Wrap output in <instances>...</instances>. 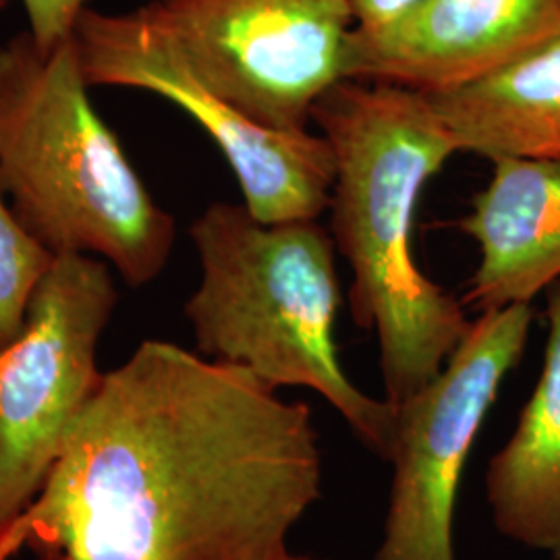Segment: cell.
Returning <instances> with one entry per match:
<instances>
[{
  "mask_svg": "<svg viewBox=\"0 0 560 560\" xmlns=\"http://www.w3.org/2000/svg\"><path fill=\"white\" fill-rule=\"evenodd\" d=\"M9 2H11V0H0V18H2V13H4V11H7V7H9Z\"/></svg>",
  "mask_w": 560,
  "mask_h": 560,
  "instance_id": "cell-17",
  "label": "cell"
},
{
  "mask_svg": "<svg viewBox=\"0 0 560 560\" xmlns=\"http://www.w3.org/2000/svg\"><path fill=\"white\" fill-rule=\"evenodd\" d=\"M133 11L206 88L270 129H310L316 102L347 80L351 0H150Z\"/></svg>",
  "mask_w": 560,
  "mask_h": 560,
  "instance_id": "cell-6",
  "label": "cell"
},
{
  "mask_svg": "<svg viewBox=\"0 0 560 560\" xmlns=\"http://www.w3.org/2000/svg\"><path fill=\"white\" fill-rule=\"evenodd\" d=\"M55 254L15 217L0 179V349L20 335L27 305Z\"/></svg>",
  "mask_w": 560,
  "mask_h": 560,
  "instance_id": "cell-13",
  "label": "cell"
},
{
  "mask_svg": "<svg viewBox=\"0 0 560 560\" xmlns=\"http://www.w3.org/2000/svg\"><path fill=\"white\" fill-rule=\"evenodd\" d=\"M27 15V32L36 44L48 50L75 34L78 21L88 9V0H21Z\"/></svg>",
  "mask_w": 560,
  "mask_h": 560,
  "instance_id": "cell-14",
  "label": "cell"
},
{
  "mask_svg": "<svg viewBox=\"0 0 560 560\" xmlns=\"http://www.w3.org/2000/svg\"><path fill=\"white\" fill-rule=\"evenodd\" d=\"M200 282L185 301L198 353L280 388L318 393L382 460L397 409L363 393L340 363L337 247L318 221L261 222L245 203L214 201L189 226Z\"/></svg>",
  "mask_w": 560,
  "mask_h": 560,
  "instance_id": "cell-3",
  "label": "cell"
},
{
  "mask_svg": "<svg viewBox=\"0 0 560 560\" xmlns=\"http://www.w3.org/2000/svg\"><path fill=\"white\" fill-rule=\"evenodd\" d=\"M421 0H351L355 34L372 36L381 34L393 23L402 20Z\"/></svg>",
  "mask_w": 560,
  "mask_h": 560,
  "instance_id": "cell-15",
  "label": "cell"
},
{
  "mask_svg": "<svg viewBox=\"0 0 560 560\" xmlns=\"http://www.w3.org/2000/svg\"><path fill=\"white\" fill-rule=\"evenodd\" d=\"M532 322V303L483 310L441 372L393 402V486L376 560H457L460 476L502 382L523 358Z\"/></svg>",
  "mask_w": 560,
  "mask_h": 560,
  "instance_id": "cell-7",
  "label": "cell"
},
{
  "mask_svg": "<svg viewBox=\"0 0 560 560\" xmlns=\"http://www.w3.org/2000/svg\"><path fill=\"white\" fill-rule=\"evenodd\" d=\"M560 32V0H421L381 34H353L347 80L451 90Z\"/></svg>",
  "mask_w": 560,
  "mask_h": 560,
  "instance_id": "cell-9",
  "label": "cell"
},
{
  "mask_svg": "<svg viewBox=\"0 0 560 560\" xmlns=\"http://www.w3.org/2000/svg\"><path fill=\"white\" fill-rule=\"evenodd\" d=\"M279 560H318L312 559V557H303V555H295V552H287L284 557H280Z\"/></svg>",
  "mask_w": 560,
  "mask_h": 560,
  "instance_id": "cell-16",
  "label": "cell"
},
{
  "mask_svg": "<svg viewBox=\"0 0 560 560\" xmlns=\"http://www.w3.org/2000/svg\"><path fill=\"white\" fill-rule=\"evenodd\" d=\"M88 90L75 34L44 50L25 30L0 46V179L15 217L52 254L96 256L140 289L171 260L175 219Z\"/></svg>",
  "mask_w": 560,
  "mask_h": 560,
  "instance_id": "cell-4",
  "label": "cell"
},
{
  "mask_svg": "<svg viewBox=\"0 0 560 560\" xmlns=\"http://www.w3.org/2000/svg\"><path fill=\"white\" fill-rule=\"evenodd\" d=\"M425 96L459 152L490 162L560 159V32L478 80Z\"/></svg>",
  "mask_w": 560,
  "mask_h": 560,
  "instance_id": "cell-12",
  "label": "cell"
},
{
  "mask_svg": "<svg viewBox=\"0 0 560 560\" xmlns=\"http://www.w3.org/2000/svg\"><path fill=\"white\" fill-rule=\"evenodd\" d=\"M457 226L480 252L463 303H532L560 280V159L492 162Z\"/></svg>",
  "mask_w": 560,
  "mask_h": 560,
  "instance_id": "cell-10",
  "label": "cell"
},
{
  "mask_svg": "<svg viewBox=\"0 0 560 560\" xmlns=\"http://www.w3.org/2000/svg\"><path fill=\"white\" fill-rule=\"evenodd\" d=\"M322 480L305 402L148 339L102 374L0 560H279Z\"/></svg>",
  "mask_w": 560,
  "mask_h": 560,
  "instance_id": "cell-1",
  "label": "cell"
},
{
  "mask_svg": "<svg viewBox=\"0 0 560 560\" xmlns=\"http://www.w3.org/2000/svg\"><path fill=\"white\" fill-rule=\"evenodd\" d=\"M75 42L90 88H125L173 102L217 143L261 222L318 221L328 212L335 154L322 133L279 131L206 88L136 11L85 9Z\"/></svg>",
  "mask_w": 560,
  "mask_h": 560,
  "instance_id": "cell-8",
  "label": "cell"
},
{
  "mask_svg": "<svg viewBox=\"0 0 560 560\" xmlns=\"http://www.w3.org/2000/svg\"><path fill=\"white\" fill-rule=\"evenodd\" d=\"M312 120L335 154L330 237L353 275L351 312L376 332L384 399L400 402L441 372L471 324L411 247L421 194L459 150L425 94L390 83L340 81Z\"/></svg>",
  "mask_w": 560,
  "mask_h": 560,
  "instance_id": "cell-2",
  "label": "cell"
},
{
  "mask_svg": "<svg viewBox=\"0 0 560 560\" xmlns=\"http://www.w3.org/2000/svg\"><path fill=\"white\" fill-rule=\"evenodd\" d=\"M119 303L108 261L57 254L0 349V540L40 497L101 384V339Z\"/></svg>",
  "mask_w": 560,
  "mask_h": 560,
  "instance_id": "cell-5",
  "label": "cell"
},
{
  "mask_svg": "<svg viewBox=\"0 0 560 560\" xmlns=\"http://www.w3.org/2000/svg\"><path fill=\"white\" fill-rule=\"evenodd\" d=\"M548 339L540 378L520 420L486 471V502L497 532L560 560V280L548 289Z\"/></svg>",
  "mask_w": 560,
  "mask_h": 560,
  "instance_id": "cell-11",
  "label": "cell"
}]
</instances>
